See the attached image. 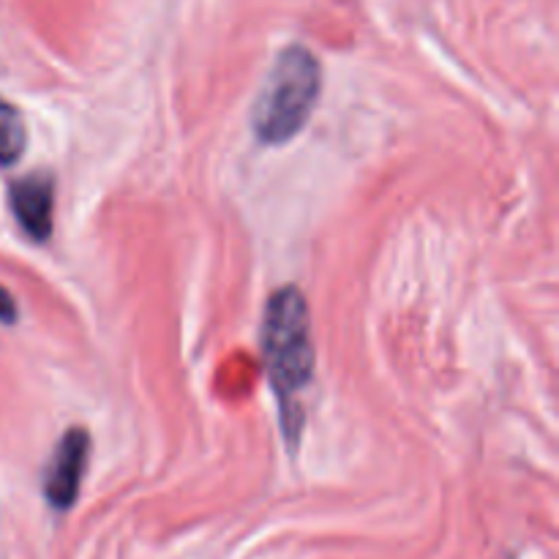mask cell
Listing matches in <instances>:
<instances>
[{
    "label": "cell",
    "mask_w": 559,
    "mask_h": 559,
    "mask_svg": "<svg viewBox=\"0 0 559 559\" xmlns=\"http://www.w3.org/2000/svg\"><path fill=\"white\" fill-rule=\"evenodd\" d=\"M262 355L273 393L282 409V429L289 445L300 440L304 413L300 393L314 377V344H311L309 306L298 287H282L271 295L262 320Z\"/></svg>",
    "instance_id": "obj_1"
},
{
    "label": "cell",
    "mask_w": 559,
    "mask_h": 559,
    "mask_svg": "<svg viewBox=\"0 0 559 559\" xmlns=\"http://www.w3.org/2000/svg\"><path fill=\"white\" fill-rule=\"evenodd\" d=\"M320 63L306 47H287L273 63L251 109V126L265 145H284L304 131L320 98Z\"/></svg>",
    "instance_id": "obj_2"
},
{
    "label": "cell",
    "mask_w": 559,
    "mask_h": 559,
    "mask_svg": "<svg viewBox=\"0 0 559 559\" xmlns=\"http://www.w3.org/2000/svg\"><path fill=\"white\" fill-rule=\"evenodd\" d=\"M91 456V437L85 429H69L55 445L49 467L44 473V497L55 511H69L82 489V478Z\"/></svg>",
    "instance_id": "obj_3"
},
{
    "label": "cell",
    "mask_w": 559,
    "mask_h": 559,
    "mask_svg": "<svg viewBox=\"0 0 559 559\" xmlns=\"http://www.w3.org/2000/svg\"><path fill=\"white\" fill-rule=\"evenodd\" d=\"M11 211H14L20 227L33 240H47L52 235V211H55V183L49 175L36 173L16 180L11 186Z\"/></svg>",
    "instance_id": "obj_4"
},
{
    "label": "cell",
    "mask_w": 559,
    "mask_h": 559,
    "mask_svg": "<svg viewBox=\"0 0 559 559\" xmlns=\"http://www.w3.org/2000/svg\"><path fill=\"white\" fill-rule=\"evenodd\" d=\"M25 145H27V131H25V120H22L20 109L11 107L9 102L0 98V164L9 167V164L20 162Z\"/></svg>",
    "instance_id": "obj_5"
},
{
    "label": "cell",
    "mask_w": 559,
    "mask_h": 559,
    "mask_svg": "<svg viewBox=\"0 0 559 559\" xmlns=\"http://www.w3.org/2000/svg\"><path fill=\"white\" fill-rule=\"evenodd\" d=\"M16 320V304L14 298H11L9 293H5L3 287H0V322H5V325H11V322Z\"/></svg>",
    "instance_id": "obj_6"
}]
</instances>
